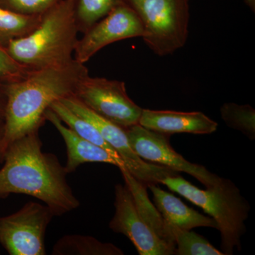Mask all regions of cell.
<instances>
[{"label": "cell", "mask_w": 255, "mask_h": 255, "mask_svg": "<svg viewBox=\"0 0 255 255\" xmlns=\"http://www.w3.org/2000/svg\"><path fill=\"white\" fill-rule=\"evenodd\" d=\"M0 169V199L11 194L43 201L55 216L78 209L80 201L66 180L67 174L56 156L42 151L38 131L15 140L5 152Z\"/></svg>", "instance_id": "6da1fadb"}, {"label": "cell", "mask_w": 255, "mask_h": 255, "mask_svg": "<svg viewBox=\"0 0 255 255\" xmlns=\"http://www.w3.org/2000/svg\"><path fill=\"white\" fill-rule=\"evenodd\" d=\"M89 75L85 64L73 60L60 66L31 70L24 78L6 84L4 129L0 142V162L13 142L38 131L53 102L73 95L79 82Z\"/></svg>", "instance_id": "7a4b0ae2"}, {"label": "cell", "mask_w": 255, "mask_h": 255, "mask_svg": "<svg viewBox=\"0 0 255 255\" xmlns=\"http://www.w3.org/2000/svg\"><path fill=\"white\" fill-rule=\"evenodd\" d=\"M75 4L76 0H64L48 10L31 33L13 40L5 49L31 70L71 63L78 41Z\"/></svg>", "instance_id": "3957f363"}, {"label": "cell", "mask_w": 255, "mask_h": 255, "mask_svg": "<svg viewBox=\"0 0 255 255\" xmlns=\"http://www.w3.org/2000/svg\"><path fill=\"white\" fill-rule=\"evenodd\" d=\"M160 184L199 206L214 219L221 232L224 255H232L236 248L241 251V238L246 232L245 222L251 206L232 181L221 178L216 185L204 190L177 174L164 178Z\"/></svg>", "instance_id": "277c9868"}, {"label": "cell", "mask_w": 255, "mask_h": 255, "mask_svg": "<svg viewBox=\"0 0 255 255\" xmlns=\"http://www.w3.org/2000/svg\"><path fill=\"white\" fill-rule=\"evenodd\" d=\"M140 18L142 39L155 54L166 56L184 46L189 34V0H123Z\"/></svg>", "instance_id": "5b68a950"}, {"label": "cell", "mask_w": 255, "mask_h": 255, "mask_svg": "<svg viewBox=\"0 0 255 255\" xmlns=\"http://www.w3.org/2000/svg\"><path fill=\"white\" fill-rule=\"evenodd\" d=\"M55 214L38 202L26 203L21 209L0 217V246L10 255H45L47 228Z\"/></svg>", "instance_id": "8992f818"}, {"label": "cell", "mask_w": 255, "mask_h": 255, "mask_svg": "<svg viewBox=\"0 0 255 255\" xmlns=\"http://www.w3.org/2000/svg\"><path fill=\"white\" fill-rule=\"evenodd\" d=\"M72 112L86 119L99 130L106 141L117 151L126 169L132 177L145 184H160L164 178L179 174L173 169L146 162L134 152L129 144L125 128L101 117L73 95L60 100Z\"/></svg>", "instance_id": "52a82bcc"}, {"label": "cell", "mask_w": 255, "mask_h": 255, "mask_svg": "<svg viewBox=\"0 0 255 255\" xmlns=\"http://www.w3.org/2000/svg\"><path fill=\"white\" fill-rule=\"evenodd\" d=\"M84 105L112 123L127 128L138 124L142 109L128 95L125 83L87 75L73 95Z\"/></svg>", "instance_id": "ba28073f"}, {"label": "cell", "mask_w": 255, "mask_h": 255, "mask_svg": "<svg viewBox=\"0 0 255 255\" xmlns=\"http://www.w3.org/2000/svg\"><path fill=\"white\" fill-rule=\"evenodd\" d=\"M129 144L140 158L192 176L206 188L216 185L221 177L200 164L191 163L177 153L169 143V136L145 128L140 124L125 128Z\"/></svg>", "instance_id": "9c48e42d"}, {"label": "cell", "mask_w": 255, "mask_h": 255, "mask_svg": "<svg viewBox=\"0 0 255 255\" xmlns=\"http://www.w3.org/2000/svg\"><path fill=\"white\" fill-rule=\"evenodd\" d=\"M115 214L110 223L114 232L127 236L140 255H175L176 248L160 239L140 214L127 184L115 186Z\"/></svg>", "instance_id": "30bf717a"}, {"label": "cell", "mask_w": 255, "mask_h": 255, "mask_svg": "<svg viewBox=\"0 0 255 255\" xmlns=\"http://www.w3.org/2000/svg\"><path fill=\"white\" fill-rule=\"evenodd\" d=\"M78 39L74 60L85 64L102 48L115 42L143 36L140 18L125 3L119 5L95 23Z\"/></svg>", "instance_id": "8fae6325"}, {"label": "cell", "mask_w": 255, "mask_h": 255, "mask_svg": "<svg viewBox=\"0 0 255 255\" xmlns=\"http://www.w3.org/2000/svg\"><path fill=\"white\" fill-rule=\"evenodd\" d=\"M138 124L149 130L169 135L175 133L206 135L213 133L218 128V124L215 121L201 112L143 109Z\"/></svg>", "instance_id": "7c38bea8"}, {"label": "cell", "mask_w": 255, "mask_h": 255, "mask_svg": "<svg viewBox=\"0 0 255 255\" xmlns=\"http://www.w3.org/2000/svg\"><path fill=\"white\" fill-rule=\"evenodd\" d=\"M45 118L54 126L66 145L68 158L64 169L67 174L73 173L79 166L87 162H103L113 164L120 169H126L122 159L115 157L103 147L79 136L60 120L53 110L48 109Z\"/></svg>", "instance_id": "4fadbf2b"}, {"label": "cell", "mask_w": 255, "mask_h": 255, "mask_svg": "<svg viewBox=\"0 0 255 255\" xmlns=\"http://www.w3.org/2000/svg\"><path fill=\"white\" fill-rule=\"evenodd\" d=\"M147 187L152 191L156 209L164 221L183 230H191L197 227L217 229L214 219L189 208L179 198L161 189L157 184H150Z\"/></svg>", "instance_id": "5bb4252c"}, {"label": "cell", "mask_w": 255, "mask_h": 255, "mask_svg": "<svg viewBox=\"0 0 255 255\" xmlns=\"http://www.w3.org/2000/svg\"><path fill=\"white\" fill-rule=\"evenodd\" d=\"M53 255H123V251L110 243H102L92 236L68 235L57 241Z\"/></svg>", "instance_id": "9a60e30c"}, {"label": "cell", "mask_w": 255, "mask_h": 255, "mask_svg": "<svg viewBox=\"0 0 255 255\" xmlns=\"http://www.w3.org/2000/svg\"><path fill=\"white\" fill-rule=\"evenodd\" d=\"M41 15L20 14L0 6V46L27 36L39 24Z\"/></svg>", "instance_id": "2e32d148"}, {"label": "cell", "mask_w": 255, "mask_h": 255, "mask_svg": "<svg viewBox=\"0 0 255 255\" xmlns=\"http://www.w3.org/2000/svg\"><path fill=\"white\" fill-rule=\"evenodd\" d=\"M50 109L56 114L60 120L67 127L72 129L74 132H76L79 136L95 144V145L103 147L115 157L121 158L117 151L114 150L113 147L106 141L99 130L91 123H90L86 119L74 113L66 106L64 105L60 100L53 102L50 106Z\"/></svg>", "instance_id": "e0dca14e"}, {"label": "cell", "mask_w": 255, "mask_h": 255, "mask_svg": "<svg viewBox=\"0 0 255 255\" xmlns=\"http://www.w3.org/2000/svg\"><path fill=\"white\" fill-rule=\"evenodd\" d=\"M166 232L175 243V255H224L200 235L191 230H183L164 221Z\"/></svg>", "instance_id": "ac0fdd59"}, {"label": "cell", "mask_w": 255, "mask_h": 255, "mask_svg": "<svg viewBox=\"0 0 255 255\" xmlns=\"http://www.w3.org/2000/svg\"><path fill=\"white\" fill-rule=\"evenodd\" d=\"M123 3V0H76L75 19L79 33L86 32Z\"/></svg>", "instance_id": "d6986e66"}, {"label": "cell", "mask_w": 255, "mask_h": 255, "mask_svg": "<svg viewBox=\"0 0 255 255\" xmlns=\"http://www.w3.org/2000/svg\"><path fill=\"white\" fill-rule=\"evenodd\" d=\"M221 118L228 127L255 139V110L251 106L226 103L221 107Z\"/></svg>", "instance_id": "ffe728a7"}, {"label": "cell", "mask_w": 255, "mask_h": 255, "mask_svg": "<svg viewBox=\"0 0 255 255\" xmlns=\"http://www.w3.org/2000/svg\"><path fill=\"white\" fill-rule=\"evenodd\" d=\"M64 0H0V6L20 14L41 15Z\"/></svg>", "instance_id": "44dd1931"}, {"label": "cell", "mask_w": 255, "mask_h": 255, "mask_svg": "<svg viewBox=\"0 0 255 255\" xmlns=\"http://www.w3.org/2000/svg\"><path fill=\"white\" fill-rule=\"evenodd\" d=\"M31 70L23 66L13 59L5 49L0 46V82L11 83L18 81L27 76Z\"/></svg>", "instance_id": "7402d4cb"}, {"label": "cell", "mask_w": 255, "mask_h": 255, "mask_svg": "<svg viewBox=\"0 0 255 255\" xmlns=\"http://www.w3.org/2000/svg\"><path fill=\"white\" fill-rule=\"evenodd\" d=\"M8 84V83H7ZM6 84L0 82V118H4L5 108H6Z\"/></svg>", "instance_id": "603a6c76"}, {"label": "cell", "mask_w": 255, "mask_h": 255, "mask_svg": "<svg viewBox=\"0 0 255 255\" xmlns=\"http://www.w3.org/2000/svg\"><path fill=\"white\" fill-rule=\"evenodd\" d=\"M4 118H0V142L2 139L3 134H4Z\"/></svg>", "instance_id": "cb8c5ba5"}, {"label": "cell", "mask_w": 255, "mask_h": 255, "mask_svg": "<svg viewBox=\"0 0 255 255\" xmlns=\"http://www.w3.org/2000/svg\"><path fill=\"white\" fill-rule=\"evenodd\" d=\"M244 1L245 3H246V4L251 8L252 11H253L255 12V0H244Z\"/></svg>", "instance_id": "d4e9b609"}]
</instances>
